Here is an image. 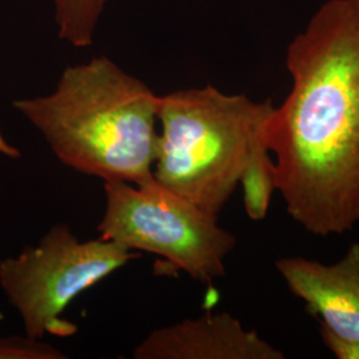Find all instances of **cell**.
Masks as SVG:
<instances>
[{"label": "cell", "mask_w": 359, "mask_h": 359, "mask_svg": "<svg viewBox=\"0 0 359 359\" xmlns=\"http://www.w3.org/2000/svg\"><path fill=\"white\" fill-rule=\"evenodd\" d=\"M158 105L160 95L107 56L67 67L48 95L13 102L65 165L133 184L154 176Z\"/></svg>", "instance_id": "obj_2"}, {"label": "cell", "mask_w": 359, "mask_h": 359, "mask_svg": "<svg viewBox=\"0 0 359 359\" xmlns=\"http://www.w3.org/2000/svg\"><path fill=\"white\" fill-rule=\"evenodd\" d=\"M271 100L256 102L208 84L160 96L154 179L218 216L265 144Z\"/></svg>", "instance_id": "obj_3"}, {"label": "cell", "mask_w": 359, "mask_h": 359, "mask_svg": "<svg viewBox=\"0 0 359 359\" xmlns=\"http://www.w3.org/2000/svg\"><path fill=\"white\" fill-rule=\"evenodd\" d=\"M63 351L29 337H0V359H65Z\"/></svg>", "instance_id": "obj_10"}, {"label": "cell", "mask_w": 359, "mask_h": 359, "mask_svg": "<svg viewBox=\"0 0 359 359\" xmlns=\"http://www.w3.org/2000/svg\"><path fill=\"white\" fill-rule=\"evenodd\" d=\"M109 0H52L57 35L76 48L93 44Z\"/></svg>", "instance_id": "obj_8"}, {"label": "cell", "mask_w": 359, "mask_h": 359, "mask_svg": "<svg viewBox=\"0 0 359 359\" xmlns=\"http://www.w3.org/2000/svg\"><path fill=\"white\" fill-rule=\"evenodd\" d=\"M1 320H4V316L0 313V321H1Z\"/></svg>", "instance_id": "obj_13"}, {"label": "cell", "mask_w": 359, "mask_h": 359, "mask_svg": "<svg viewBox=\"0 0 359 359\" xmlns=\"http://www.w3.org/2000/svg\"><path fill=\"white\" fill-rule=\"evenodd\" d=\"M321 338L327 350L338 359H359V342L342 338L321 326Z\"/></svg>", "instance_id": "obj_11"}, {"label": "cell", "mask_w": 359, "mask_h": 359, "mask_svg": "<svg viewBox=\"0 0 359 359\" xmlns=\"http://www.w3.org/2000/svg\"><path fill=\"white\" fill-rule=\"evenodd\" d=\"M0 152H1V154H8V156H13V157L19 156V152H18L16 149H13V147H10L8 144H6V142L3 140L1 136H0Z\"/></svg>", "instance_id": "obj_12"}, {"label": "cell", "mask_w": 359, "mask_h": 359, "mask_svg": "<svg viewBox=\"0 0 359 359\" xmlns=\"http://www.w3.org/2000/svg\"><path fill=\"white\" fill-rule=\"evenodd\" d=\"M240 184L244 191L245 210L248 216L261 221L266 217L273 193L277 192L274 161L266 145L258 148L245 169Z\"/></svg>", "instance_id": "obj_9"}, {"label": "cell", "mask_w": 359, "mask_h": 359, "mask_svg": "<svg viewBox=\"0 0 359 359\" xmlns=\"http://www.w3.org/2000/svg\"><path fill=\"white\" fill-rule=\"evenodd\" d=\"M133 358L283 359L285 353L229 313H218L154 330L133 350Z\"/></svg>", "instance_id": "obj_7"}, {"label": "cell", "mask_w": 359, "mask_h": 359, "mask_svg": "<svg viewBox=\"0 0 359 359\" xmlns=\"http://www.w3.org/2000/svg\"><path fill=\"white\" fill-rule=\"evenodd\" d=\"M292 88L265 132L286 212L317 237L359 224V0H326L286 51Z\"/></svg>", "instance_id": "obj_1"}, {"label": "cell", "mask_w": 359, "mask_h": 359, "mask_svg": "<svg viewBox=\"0 0 359 359\" xmlns=\"http://www.w3.org/2000/svg\"><path fill=\"white\" fill-rule=\"evenodd\" d=\"M140 253L114 241H81L67 224L53 225L36 246L0 262V286L22 317L27 337H67L76 326L60 318L87 289L103 281Z\"/></svg>", "instance_id": "obj_5"}, {"label": "cell", "mask_w": 359, "mask_h": 359, "mask_svg": "<svg viewBox=\"0 0 359 359\" xmlns=\"http://www.w3.org/2000/svg\"><path fill=\"white\" fill-rule=\"evenodd\" d=\"M276 268L292 294L305 304L321 326L359 342V243L335 264L283 257Z\"/></svg>", "instance_id": "obj_6"}, {"label": "cell", "mask_w": 359, "mask_h": 359, "mask_svg": "<svg viewBox=\"0 0 359 359\" xmlns=\"http://www.w3.org/2000/svg\"><path fill=\"white\" fill-rule=\"evenodd\" d=\"M105 210L97 231L104 240L164 257L194 281L210 285L225 274V258L236 237L218 217L161 185L154 176L142 182H104Z\"/></svg>", "instance_id": "obj_4"}]
</instances>
